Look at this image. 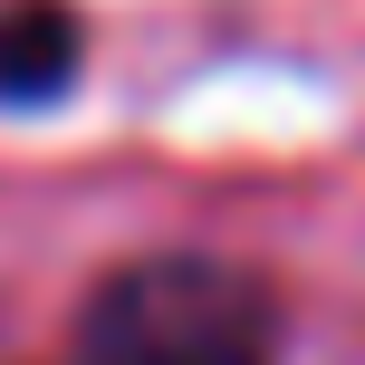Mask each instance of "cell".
<instances>
[{
  "instance_id": "cell-1",
  "label": "cell",
  "mask_w": 365,
  "mask_h": 365,
  "mask_svg": "<svg viewBox=\"0 0 365 365\" xmlns=\"http://www.w3.org/2000/svg\"><path fill=\"white\" fill-rule=\"evenodd\" d=\"M279 317L221 259H125L77 317V365H269Z\"/></svg>"
},
{
  "instance_id": "cell-2",
  "label": "cell",
  "mask_w": 365,
  "mask_h": 365,
  "mask_svg": "<svg viewBox=\"0 0 365 365\" xmlns=\"http://www.w3.org/2000/svg\"><path fill=\"white\" fill-rule=\"evenodd\" d=\"M77 77V19L68 0H10L0 10V106H48Z\"/></svg>"
}]
</instances>
